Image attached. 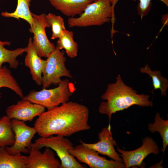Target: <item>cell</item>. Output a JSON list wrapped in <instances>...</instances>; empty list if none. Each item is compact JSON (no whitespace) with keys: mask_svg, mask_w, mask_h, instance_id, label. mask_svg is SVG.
I'll use <instances>...</instances> for the list:
<instances>
[{"mask_svg":"<svg viewBox=\"0 0 168 168\" xmlns=\"http://www.w3.org/2000/svg\"><path fill=\"white\" fill-rule=\"evenodd\" d=\"M89 115L86 106L68 101L42 113L36 120L34 127L41 137L53 135L69 137L91 128L88 124Z\"/></svg>","mask_w":168,"mask_h":168,"instance_id":"6da1fadb","label":"cell"},{"mask_svg":"<svg viewBox=\"0 0 168 168\" xmlns=\"http://www.w3.org/2000/svg\"><path fill=\"white\" fill-rule=\"evenodd\" d=\"M116 79L115 83L108 85L105 92L101 96L103 100L106 101L101 102L98 108L99 113L108 116V125H110L112 114L117 112L134 105L142 107L153 106L152 101L149 100V95L138 94L136 91L124 84L120 75Z\"/></svg>","mask_w":168,"mask_h":168,"instance_id":"7a4b0ae2","label":"cell"},{"mask_svg":"<svg viewBox=\"0 0 168 168\" xmlns=\"http://www.w3.org/2000/svg\"><path fill=\"white\" fill-rule=\"evenodd\" d=\"M77 17H69L70 27L100 26L110 21H115L114 11L110 0H96L89 4Z\"/></svg>","mask_w":168,"mask_h":168,"instance_id":"3957f363","label":"cell"},{"mask_svg":"<svg viewBox=\"0 0 168 168\" xmlns=\"http://www.w3.org/2000/svg\"><path fill=\"white\" fill-rule=\"evenodd\" d=\"M75 90L73 84L65 79L62 80L56 87L43 88L39 91L33 90L22 98L49 109L69 101Z\"/></svg>","mask_w":168,"mask_h":168,"instance_id":"277c9868","label":"cell"},{"mask_svg":"<svg viewBox=\"0 0 168 168\" xmlns=\"http://www.w3.org/2000/svg\"><path fill=\"white\" fill-rule=\"evenodd\" d=\"M46 58L42 75L43 88H48L52 84L58 85L62 80L61 79L62 77H72L65 66L66 59L63 51L56 46L55 49Z\"/></svg>","mask_w":168,"mask_h":168,"instance_id":"5b68a950","label":"cell"},{"mask_svg":"<svg viewBox=\"0 0 168 168\" xmlns=\"http://www.w3.org/2000/svg\"><path fill=\"white\" fill-rule=\"evenodd\" d=\"M40 149L43 147H49L55 152L61 163L60 168H84L68 150L74 147L72 142L62 136H51L47 138L40 137L35 142Z\"/></svg>","mask_w":168,"mask_h":168,"instance_id":"8992f818","label":"cell"},{"mask_svg":"<svg viewBox=\"0 0 168 168\" xmlns=\"http://www.w3.org/2000/svg\"><path fill=\"white\" fill-rule=\"evenodd\" d=\"M69 153L80 162L91 168H125L122 162L108 160L99 155V153L82 144L69 149Z\"/></svg>","mask_w":168,"mask_h":168,"instance_id":"52a82bcc","label":"cell"},{"mask_svg":"<svg viewBox=\"0 0 168 168\" xmlns=\"http://www.w3.org/2000/svg\"><path fill=\"white\" fill-rule=\"evenodd\" d=\"M34 27L30 31L34 34L32 44L41 57L47 58L55 49L54 44L50 41L45 32V28L51 27L46 19L45 13L39 15L31 12Z\"/></svg>","mask_w":168,"mask_h":168,"instance_id":"ba28073f","label":"cell"},{"mask_svg":"<svg viewBox=\"0 0 168 168\" xmlns=\"http://www.w3.org/2000/svg\"><path fill=\"white\" fill-rule=\"evenodd\" d=\"M12 124L15 134V142L10 147L6 146L7 151L13 155L21 153L29 154L32 140L37 133L35 128L29 126L24 122L15 119H12Z\"/></svg>","mask_w":168,"mask_h":168,"instance_id":"9c48e42d","label":"cell"},{"mask_svg":"<svg viewBox=\"0 0 168 168\" xmlns=\"http://www.w3.org/2000/svg\"><path fill=\"white\" fill-rule=\"evenodd\" d=\"M142 142L140 147L131 151H125L118 147H117V151L121 154L119 155L122 157L125 168L140 166L143 160L148 155L152 153L157 155L159 154V146L152 138L146 136L142 139Z\"/></svg>","mask_w":168,"mask_h":168,"instance_id":"30bf717a","label":"cell"},{"mask_svg":"<svg viewBox=\"0 0 168 168\" xmlns=\"http://www.w3.org/2000/svg\"><path fill=\"white\" fill-rule=\"evenodd\" d=\"M45 111L44 107L22 98L16 104L8 106L6 109V113L11 119L30 122Z\"/></svg>","mask_w":168,"mask_h":168,"instance_id":"8fae6325","label":"cell"},{"mask_svg":"<svg viewBox=\"0 0 168 168\" xmlns=\"http://www.w3.org/2000/svg\"><path fill=\"white\" fill-rule=\"evenodd\" d=\"M98 135L99 141L96 143H88L82 141L80 142L99 153L107 156L112 160L123 162L122 158L115 150L114 146L117 144L113 137L110 125L103 128Z\"/></svg>","mask_w":168,"mask_h":168,"instance_id":"7c38bea8","label":"cell"},{"mask_svg":"<svg viewBox=\"0 0 168 168\" xmlns=\"http://www.w3.org/2000/svg\"><path fill=\"white\" fill-rule=\"evenodd\" d=\"M35 143H32L28 156L27 168H60V161L53 150L46 147L43 153Z\"/></svg>","mask_w":168,"mask_h":168,"instance_id":"4fadbf2b","label":"cell"},{"mask_svg":"<svg viewBox=\"0 0 168 168\" xmlns=\"http://www.w3.org/2000/svg\"><path fill=\"white\" fill-rule=\"evenodd\" d=\"M30 38L26 48V54L24 60L25 65L28 68L32 79L38 86L42 83V73L46 63V60L41 58L37 53Z\"/></svg>","mask_w":168,"mask_h":168,"instance_id":"5bb4252c","label":"cell"},{"mask_svg":"<svg viewBox=\"0 0 168 168\" xmlns=\"http://www.w3.org/2000/svg\"><path fill=\"white\" fill-rule=\"evenodd\" d=\"M51 5L69 17L80 15L92 0H48Z\"/></svg>","mask_w":168,"mask_h":168,"instance_id":"9a60e30c","label":"cell"},{"mask_svg":"<svg viewBox=\"0 0 168 168\" xmlns=\"http://www.w3.org/2000/svg\"><path fill=\"white\" fill-rule=\"evenodd\" d=\"M28 156L10 154L6 146H0V168H27Z\"/></svg>","mask_w":168,"mask_h":168,"instance_id":"2e32d148","label":"cell"},{"mask_svg":"<svg viewBox=\"0 0 168 168\" xmlns=\"http://www.w3.org/2000/svg\"><path fill=\"white\" fill-rule=\"evenodd\" d=\"M31 0H17V5L15 10L12 12H2L1 15L6 17H12L19 20L21 19L28 22L30 26L29 30H31L34 28V22L30 10Z\"/></svg>","mask_w":168,"mask_h":168,"instance_id":"e0dca14e","label":"cell"},{"mask_svg":"<svg viewBox=\"0 0 168 168\" xmlns=\"http://www.w3.org/2000/svg\"><path fill=\"white\" fill-rule=\"evenodd\" d=\"M10 42H3L0 40V67H2L3 63H7L9 64L10 68L16 69L19 65V62L17 59V57L26 52V47L24 48H19L14 50H8L4 47L6 45H10Z\"/></svg>","mask_w":168,"mask_h":168,"instance_id":"ac0fdd59","label":"cell"},{"mask_svg":"<svg viewBox=\"0 0 168 168\" xmlns=\"http://www.w3.org/2000/svg\"><path fill=\"white\" fill-rule=\"evenodd\" d=\"M73 35L72 31L65 30L57 42L56 46L61 50L64 49L71 58L77 56L78 51V45L73 39Z\"/></svg>","mask_w":168,"mask_h":168,"instance_id":"d6986e66","label":"cell"},{"mask_svg":"<svg viewBox=\"0 0 168 168\" xmlns=\"http://www.w3.org/2000/svg\"><path fill=\"white\" fill-rule=\"evenodd\" d=\"M148 130L152 133L158 132L162 140V147L161 152H165L168 145V120H164L160 116V114L157 112L155 115L153 123H150L148 126Z\"/></svg>","mask_w":168,"mask_h":168,"instance_id":"ffe728a7","label":"cell"},{"mask_svg":"<svg viewBox=\"0 0 168 168\" xmlns=\"http://www.w3.org/2000/svg\"><path fill=\"white\" fill-rule=\"evenodd\" d=\"M15 137L12 124V119L7 115L0 118V146L12 145Z\"/></svg>","mask_w":168,"mask_h":168,"instance_id":"44dd1931","label":"cell"},{"mask_svg":"<svg viewBox=\"0 0 168 168\" xmlns=\"http://www.w3.org/2000/svg\"><path fill=\"white\" fill-rule=\"evenodd\" d=\"M2 87L10 89L21 98L24 97L23 91L19 83L10 70L5 66L0 67V88Z\"/></svg>","mask_w":168,"mask_h":168,"instance_id":"7402d4cb","label":"cell"},{"mask_svg":"<svg viewBox=\"0 0 168 168\" xmlns=\"http://www.w3.org/2000/svg\"><path fill=\"white\" fill-rule=\"evenodd\" d=\"M140 72L148 74L152 78L154 90L160 89L161 92V96H166V91L168 87V80L161 76L159 70L152 71L149 66L146 64L140 69Z\"/></svg>","mask_w":168,"mask_h":168,"instance_id":"603a6c76","label":"cell"},{"mask_svg":"<svg viewBox=\"0 0 168 168\" xmlns=\"http://www.w3.org/2000/svg\"><path fill=\"white\" fill-rule=\"evenodd\" d=\"M45 17L52 27V33L51 39L54 40L59 38L66 30L63 18L60 16L51 13L46 15Z\"/></svg>","mask_w":168,"mask_h":168,"instance_id":"cb8c5ba5","label":"cell"},{"mask_svg":"<svg viewBox=\"0 0 168 168\" xmlns=\"http://www.w3.org/2000/svg\"><path fill=\"white\" fill-rule=\"evenodd\" d=\"M119 0H110L112 8L114 10L116 4ZM139 3L137 7V10L138 14L142 19L143 17L145 16L150 11L152 3V0H139ZM163 2L167 7L168 6V0H159Z\"/></svg>","mask_w":168,"mask_h":168,"instance_id":"d4e9b609","label":"cell"},{"mask_svg":"<svg viewBox=\"0 0 168 168\" xmlns=\"http://www.w3.org/2000/svg\"><path fill=\"white\" fill-rule=\"evenodd\" d=\"M96 0H92V2H94V1H96Z\"/></svg>","mask_w":168,"mask_h":168,"instance_id":"484cf974","label":"cell"}]
</instances>
